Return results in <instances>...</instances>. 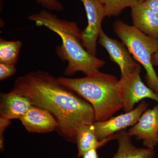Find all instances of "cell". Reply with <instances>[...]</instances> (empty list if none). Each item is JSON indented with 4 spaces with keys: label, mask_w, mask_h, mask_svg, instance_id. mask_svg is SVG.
I'll return each instance as SVG.
<instances>
[{
    "label": "cell",
    "mask_w": 158,
    "mask_h": 158,
    "mask_svg": "<svg viewBox=\"0 0 158 158\" xmlns=\"http://www.w3.org/2000/svg\"><path fill=\"white\" fill-rule=\"evenodd\" d=\"M114 31L136 61L146 71L148 87L158 95V77L153 67L152 58L158 51V40L144 34L134 26L121 21L114 24Z\"/></svg>",
    "instance_id": "4"
},
{
    "label": "cell",
    "mask_w": 158,
    "mask_h": 158,
    "mask_svg": "<svg viewBox=\"0 0 158 158\" xmlns=\"http://www.w3.org/2000/svg\"><path fill=\"white\" fill-rule=\"evenodd\" d=\"M37 26H44L61 37L62 44L57 53L61 60L67 61L65 74L71 76L78 72L86 75L98 70L105 65L103 60L89 53L82 43V31L76 23L61 19L46 9L28 16Z\"/></svg>",
    "instance_id": "2"
},
{
    "label": "cell",
    "mask_w": 158,
    "mask_h": 158,
    "mask_svg": "<svg viewBox=\"0 0 158 158\" xmlns=\"http://www.w3.org/2000/svg\"><path fill=\"white\" fill-rule=\"evenodd\" d=\"M80 1L84 5L88 19V26L82 31V44L89 53L96 56L102 22L106 16L104 9L98 0Z\"/></svg>",
    "instance_id": "6"
},
{
    "label": "cell",
    "mask_w": 158,
    "mask_h": 158,
    "mask_svg": "<svg viewBox=\"0 0 158 158\" xmlns=\"http://www.w3.org/2000/svg\"><path fill=\"white\" fill-rule=\"evenodd\" d=\"M19 120L30 132L49 133L58 127L56 119L49 112L34 105Z\"/></svg>",
    "instance_id": "10"
},
{
    "label": "cell",
    "mask_w": 158,
    "mask_h": 158,
    "mask_svg": "<svg viewBox=\"0 0 158 158\" xmlns=\"http://www.w3.org/2000/svg\"><path fill=\"white\" fill-rule=\"evenodd\" d=\"M59 81L85 98L94 111L95 121L107 120L123 109L116 77L97 70L79 78L60 77Z\"/></svg>",
    "instance_id": "3"
},
{
    "label": "cell",
    "mask_w": 158,
    "mask_h": 158,
    "mask_svg": "<svg viewBox=\"0 0 158 158\" xmlns=\"http://www.w3.org/2000/svg\"><path fill=\"white\" fill-rule=\"evenodd\" d=\"M152 61L153 65H158V51L153 56Z\"/></svg>",
    "instance_id": "22"
},
{
    "label": "cell",
    "mask_w": 158,
    "mask_h": 158,
    "mask_svg": "<svg viewBox=\"0 0 158 158\" xmlns=\"http://www.w3.org/2000/svg\"><path fill=\"white\" fill-rule=\"evenodd\" d=\"M97 149V148L90 149L83 155L82 158H99Z\"/></svg>",
    "instance_id": "21"
},
{
    "label": "cell",
    "mask_w": 158,
    "mask_h": 158,
    "mask_svg": "<svg viewBox=\"0 0 158 158\" xmlns=\"http://www.w3.org/2000/svg\"><path fill=\"white\" fill-rule=\"evenodd\" d=\"M138 65L131 73L121 77L118 81V88L123 110L128 112L134 110L136 103L145 98H149L158 102V95L142 82Z\"/></svg>",
    "instance_id": "5"
},
{
    "label": "cell",
    "mask_w": 158,
    "mask_h": 158,
    "mask_svg": "<svg viewBox=\"0 0 158 158\" xmlns=\"http://www.w3.org/2000/svg\"><path fill=\"white\" fill-rule=\"evenodd\" d=\"M144 0H138V2H144Z\"/></svg>",
    "instance_id": "23"
},
{
    "label": "cell",
    "mask_w": 158,
    "mask_h": 158,
    "mask_svg": "<svg viewBox=\"0 0 158 158\" xmlns=\"http://www.w3.org/2000/svg\"><path fill=\"white\" fill-rule=\"evenodd\" d=\"M98 43L107 51L111 60L119 66L121 77L132 72L139 65L133 60L124 44L108 37L102 30L99 37Z\"/></svg>",
    "instance_id": "9"
},
{
    "label": "cell",
    "mask_w": 158,
    "mask_h": 158,
    "mask_svg": "<svg viewBox=\"0 0 158 158\" xmlns=\"http://www.w3.org/2000/svg\"><path fill=\"white\" fill-rule=\"evenodd\" d=\"M46 10L52 11H61L64 6L58 0H35Z\"/></svg>",
    "instance_id": "17"
},
{
    "label": "cell",
    "mask_w": 158,
    "mask_h": 158,
    "mask_svg": "<svg viewBox=\"0 0 158 158\" xmlns=\"http://www.w3.org/2000/svg\"><path fill=\"white\" fill-rule=\"evenodd\" d=\"M10 120L0 118V148L1 151L4 149V139L3 138V133L6 128L10 124Z\"/></svg>",
    "instance_id": "19"
},
{
    "label": "cell",
    "mask_w": 158,
    "mask_h": 158,
    "mask_svg": "<svg viewBox=\"0 0 158 158\" xmlns=\"http://www.w3.org/2000/svg\"><path fill=\"white\" fill-rule=\"evenodd\" d=\"M22 43L19 40L10 41L0 39V62L15 65Z\"/></svg>",
    "instance_id": "15"
},
{
    "label": "cell",
    "mask_w": 158,
    "mask_h": 158,
    "mask_svg": "<svg viewBox=\"0 0 158 158\" xmlns=\"http://www.w3.org/2000/svg\"><path fill=\"white\" fill-rule=\"evenodd\" d=\"M148 106L146 102L142 101L130 112L111 117L105 121L94 122L93 126L98 139L102 141L129 127L133 126L138 122Z\"/></svg>",
    "instance_id": "7"
},
{
    "label": "cell",
    "mask_w": 158,
    "mask_h": 158,
    "mask_svg": "<svg viewBox=\"0 0 158 158\" xmlns=\"http://www.w3.org/2000/svg\"></svg>",
    "instance_id": "24"
},
{
    "label": "cell",
    "mask_w": 158,
    "mask_h": 158,
    "mask_svg": "<svg viewBox=\"0 0 158 158\" xmlns=\"http://www.w3.org/2000/svg\"><path fill=\"white\" fill-rule=\"evenodd\" d=\"M127 133L131 138L142 140L145 148L154 149L158 144V105L145 111Z\"/></svg>",
    "instance_id": "8"
},
{
    "label": "cell",
    "mask_w": 158,
    "mask_h": 158,
    "mask_svg": "<svg viewBox=\"0 0 158 158\" xmlns=\"http://www.w3.org/2000/svg\"><path fill=\"white\" fill-rule=\"evenodd\" d=\"M0 102V118L9 120L19 119L32 106L28 98L11 91L1 94Z\"/></svg>",
    "instance_id": "12"
},
{
    "label": "cell",
    "mask_w": 158,
    "mask_h": 158,
    "mask_svg": "<svg viewBox=\"0 0 158 158\" xmlns=\"http://www.w3.org/2000/svg\"><path fill=\"white\" fill-rule=\"evenodd\" d=\"M15 65L0 62V80L9 78L16 72Z\"/></svg>",
    "instance_id": "18"
},
{
    "label": "cell",
    "mask_w": 158,
    "mask_h": 158,
    "mask_svg": "<svg viewBox=\"0 0 158 158\" xmlns=\"http://www.w3.org/2000/svg\"><path fill=\"white\" fill-rule=\"evenodd\" d=\"M144 2L158 16V0H144Z\"/></svg>",
    "instance_id": "20"
},
{
    "label": "cell",
    "mask_w": 158,
    "mask_h": 158,
    "mask_svg": "<svg viewBox=\"0 0 158 158\" xmlns=\"http://www.w3.org/2000/svg\"><path fill=\"white\" fill-rule=\"evenodd\" d=\"M11 92L26 97L32 105L49 112L58 122L59 134L69 141L76 142L81 125L95 121L91 105L46 72H31L18 77Z\"/></svg>",
    "instance_id": "1"
},
{
    "label": "cell",
    "mask_w": 158,
    "mask_h": 158,
    "mask_svg": "<svg viewBox=\"0 0 158 158\" xmlns=\"http://www.w3.org/2000/svg\"><path fill=\"white\" fill-rule=\"evenodd\" d=\"M134 26L148 36L158 40V16L144 2L131 8Z\"/></svg>",
    "instance_id": "11"
},
{
    "label": "cell",
    "mask_w": 158,
    "mask_h": 158,
    "mask_svg": "<svg viewBox=\"0 0 158 158\" xmlns=\"http://www.w3.org/2000/svg\"><path fill=\"white\" fill-rule=\"evenodd\" d=\"M115 135L118 148L112 158H153L154 156V149L135 146L132 142L131 138L124 130L118 132Z\"/></svg>",
    "instance_id": "13"
},
{
    "label": "cell",
    "mask_w": 158,
    "mask_h": 158,
    "mask_svg": "<svg viewBox=\"0 0 158 158\" xmlns=\"http://www.w3.org/2000/svg\"><path fill=\"white\" fill-rule=\"evenodd\" d=\"M103 6L106 16L117 15L127 8L137 5L138 0H98Z\"/></svg>",
    "instance_id": "16"
},
{
    "label": "cell",
    "mask_w": 158,
    "mask_h": 158,
    "mask_svg": "<svg viewBox=\"0 0 158 158\" xmlns=\"http://www.w3.org/2000/svg\"><path fill=\"white\" fill-rule=\"evenodd\" d=\"M115 139V135L102 141H99L92 124H82L77 131L76 142L77 145L78 157H81L85 152L93 148L98 149L110 141Z\"/></svg>",
    "instance_id": "14"
}]
</instances>
